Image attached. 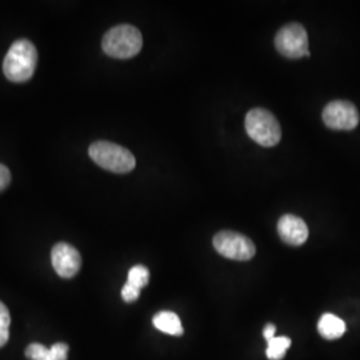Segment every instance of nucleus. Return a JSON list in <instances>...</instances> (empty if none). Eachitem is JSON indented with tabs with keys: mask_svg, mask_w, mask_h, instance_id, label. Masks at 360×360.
<instances>
[{
	"mask_svg": "<svg viewBox=\"0 0 360 360\" xmlns=\"http://www.w3.org/2000/svg\"><path fill=\"white\" fill-rule=\"evenodd\" d=\"M142 46L141 31L129 25L112 27L105 32L102 41L103 51L115 59H129L141 52Z\"/></svg>",
	"mask_w": 360,
	"mask_h": 360,
	"instance_id": "f03ea898",
	"label": "nucleus"
},
{
	"mask_svg": "<svg viewBox=\"0 0 360 360\" xmlns=\"http://www.w3.org/2000/svg\"><path fill=\"white\" fill-rule=\"evenodd\" d=\"M141 295V290L132 284L126 283L123 290H122V297L124 302L132 303L135 300H138V297Z\"/></svg>",
	"mask_w": 360,
	"mask_h": 360,
	"instance_id": "dca6fc26",
	"label": "nucleus"
},
{
	"mask_svg": "<svg viewBox=\"0 0 360 360\" xmlns=\"http://www.w3.org/2000/svg\"><path fill=\"white\" fill-rule=\"evenodd\" d=\"M267 351L266 355L270 360H282L287 352V349L291 346V340L287 336H275L267 342Z\"/></svg>",
	"mask_w": 360,
	"mask_h": 360,
	"instance_id": "ddd939ff",
	"label": "nucleus"
},
{
	"mask_svg": "<svg viewBox=\"0 0 360 360\" xmlns=\"http://www.w3.org/2000/svg\"><path fill=\"white\" fill-rule=\"evenodd\" d=\"M11 316L8 309L0 302V347H3L10 338Z\"/></svg>",
	"mask_w": 360,
	"mask_h": 360,
	"instance_id": "2eb2a0df",
	"label": "nucleus"
},
{
	"mask_svg": "<svg viewBox=\"0 0 360 360\" xmlns=\"http://www.w3.org/2000/svg\"><path fill=\"white\" fill-rule=\"evenodd\" d=\"M346 323L334 314H324L318 323V331L324 339H339L346 333Z\"/></svg>",
	"mask_w": 360,
	"mask_h": 360,
	"instance_id": "9b49d317",
	"label": "nucleus"
},
{
	"mask_svg": "<svg viewBox=\"0 0 360 360\" xmlns=\"http://www.w3.org/2000/svg\"><path fill=\"white\" fill-rule=\"evenodd\" d=\"M278 232L287 245H302L309 238V227L303 219L287 214L278 221Z\"/></svg>",
	"mask_w": 360,
	"mask_h": 360,
	"instance_id": "1a4fd4ad",
	"label": "nucleus"
},
{
	"mask_svg": "<svg viewBox=\"0 0 360 360\" xmlns=\"http://www.w3.org/2000/svg\"><path fill=\"white\" fill-rule=\"evenodd\" d=\"M26 356L31 360H67L68 346L65 343H56L51 348L32 343L26 349Z\"/></svg>",
	"mask_w": 360,
	"mask_h": 360,
	"instance_id": "9d476101",
	"label": "nucleus"
},
{
	"mask_svg": "<svg viewBox=\"0 0 360 360\" xmlns=\"http://www.w3.org/2000/svg\"><path fill=\"white\" fill-rule=\"evenodd\" d=\"M214 247L221 257L245 262L255 257L257 247L250 238L239 232L220 231L214 236Z\"/></svg>",
	"mask_w": 360,
	"mask_h": 360,
	"instance_id": "423d86ee",
	"label": "nucleus"
},
{
	"mask_svg": "<svg viewBox=\"0 0 360 360\" xmlns=\"http://www.w3.org/2000/svg\"><path fill=\"white\" fill-rule=\"evenodd\" d=\"M153 322L155 327L165 334L172 335V336H180L184 334L179 316L175 312H171V311L158 312Z\"/></svg>",
	"mask_w": 360,
	"mask_h": 360,
	"instance_id": "f8f14e48",
	"label": "nucleus"
},
{
	"mask_svg": "<svg viewBox=\"0 0 360 360\" xmlns=\"http://www.w3.org/2000/svg\"><path fill=\"white\" fill-rule=\"evenodd\" d=\"M37 63L38 51L35 46L27 39H19L13 41L4 58L3 72L8 80L23 83L32 77Z\"/></svg>",
	"mask_w": 360,
	"mask_h": 360,
	"instance_id": "f257e3e1",
	"label": "nucleus"
},
{
	"mask_svg": "<svg viewBox=\"0 0 360 360\" xmlns=\"http://www.w3.org/2000/svg\"><path fill=\"white\" fill-rule=\"evenodd\" d=\"M248 136L263 147H274L282 139V129L275 115L264 108H254L245 115Z\"/></svg>",
	"mask_w": 360,
	"mask_h": 360,
	"instance_id": "7ed1b4c3",
	"label": "nucleus"
},
{
	"mask_svg": "<svg viewBox=\"0 0 360 360\" xmlns=\"http://www.w3.org/2000/svg\"><path fill=\"white\" fill-rule=\"evenodd\" d=\"M150 281V271L147 270V267H144L142 264L134 266L129 272V281L127 283L132 284L135 287H138L139 290H142L143 287H146Z\"/></svg>",
	"mask_w": 360,
	"mask_h": 360,
	"instance_id": "4468645a",
	"label": "nucleus"
},
{
	"mask_svg": "<svg viewBox=\"0 0 360 360\" xmlns=\"http://www.w3.org/2000/svg\"><path fill=\"white\" fill-rule=\"evenodd\" d=\"M90 158L99 166L115 174H127L136 165L134 155L127 148L111 142H96L91 144Z\"/></svg>",
	"mask_w": 360,
	"mask_h": 360,
	"instance_id": "20e7f679",
	"label": "nucleus"
},
{
	"mask_svg": "<svg viewBox=\"0 0 360 360\" xmlns=\"http://www.w3.org/2000/svg\"><path fill=\"white\" fill-rule=\"evenodd\" d=\"M11 181V172L4 165H0V193L7 188Z\"/></svg>",
	"mask_w": 360,
	"mask_h": 360,
	"instance_id": "f3484780",
	"label": "nucleus"
},
{
	"mask_svg": "<svg viewBox=\"0 0 360 360\" xmlns=\"http://www.w3.org/2000/svg\"><path fill=\"white\" fill-rule=\"evenodd\" d=\"M323 122L330 129L351 131L359 124V112L351 102L334 101L324 107Z\"/></svg>",
	"mask_w": 360,
	"mask_h": 360,
	"instance_id": "0eeeda50",
	"label": "nucleus"
},
{
	"mask_svg": "<svg viewBox=\"0 0 360 360\" xmlns=\"http://www.w3.org/2000/svg\"><path fill=\"white\" fill-rule=\"evenodd\" d=\"M275 331H276V328H275L274 324H267V326L264 327V330H263L264 339H266L267 342H270L271 339L275 338Z\"/></svg>",
	"mask_w": 360,
	"mask_h": 360,
	"instance_id": "a211bd4d",
	"label": "nucleus"
},
{
	"mask_svg": "<svg viewBox=\"0 0 360 360\" xmlns=\"http://www.w3.org/2000/svg\"><path fill=\"white\" fill-rule=\"evenodd\" d=\"M52 266L56 274L65 279L74 278L82 267V257L75 247L68 243H58L51 251Z\"/></svg>",
	"mask_w": 360,
	"mask_h": 360,
	"instance_id": "6e6552de",
	"label": "nucleus"
},
{
	"mask_svg": "<svg viewBox=\"0 0 360 360\" xmlns=\"http://www.w3.org/2000/svg\"><path fill=\"white\" fill-rule=\"evenodd\" d=\"M275 47L288 59L309 56V35L306 28L299 23H290L282 27L276 34Z\"/></svg>",
	"mask_w": 360,
	"mask_h": 360,
	"instance_id": "39448f33",
	"label": "nucleus"
}]
</instances>
